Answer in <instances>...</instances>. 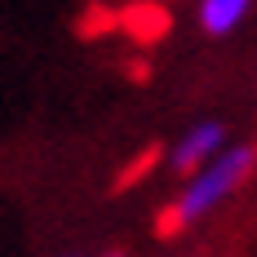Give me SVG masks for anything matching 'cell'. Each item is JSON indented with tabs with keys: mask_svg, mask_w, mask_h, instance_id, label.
Segmentation results:
<instances>
[{
	"mask_svg": "<svg viewBox=\"0 0 257 257\" xmlns=\"http://www.w3.org/2000/svg\"><path fill=\"white\" fill-rule=\"evenodd\" d=\"M253 164H257V147H253V142L222 147V151L213 155L200 173H191L186 191L178 195V204L160 217V235H178L182 226H191V222L208 217L222 200H231L235 191L253 178Z\"/></svg>",
	"mask_w": 257,
	"mask_h": 257,
	"instance_id": "cell-1",
	"label": "cell"
},
{
	"mask_svg": "<svg viewBox=\"0 0 257 257\" xmlns=\"http://www.w3.org/2000/svg\"><path fill=\"white\" fill-rule=\"evenodd\" d=\"M222 147H226V124H222V120H200V124L186 128L178 138V147L169 151V169H173L178 178H191V173H200Z\"/></svg>",
	"mask_w": 257,
	"mask_h": 257,
	"instance_id": "cell-2",
	"label": "cell"
},
{
	"mask_svg": "<svg viewBox=\"0 0 257 257\" xmlns=\"http://www.w3.org/2000/svg\"><path fill=\"white\" fill-rule=\"evenodd\" d=\"M253 14V0H200V31H204L208 40H226L235 36L244 18Z\"/></svg>",
	"mask_w": 257,
	"mask_h": 257,
	"instance_id": "cell-3",
	"label": "cell"
},
{
	"mask_svg": "<svg viewBox=\"0 0 257 257\" xmlns=\"http://www.w3.org/2000/svg\"><path fill=\"white\" fill-rule=\"evenodd\" d=\"M58 257H76V253H58Z\"/></svg>",
	"mask_w": 257,
	"mask_h": 257,
	"instance_id": "cell-4",
	"label": "cell"
},
{
	"mask_svg": "<svg viewBox=\"0 0 257 257\" xmlns=\"http://www.w3.org/2000/svg\"><path fill=\"white\" fill-rule=\"evenodd\" d=\"M111 257H120V253H111Z\"/></svg>",
	"mask_w": 257,
	"mask_h": 257,
	"instance_id": "cell-5",
	"label": "cell"
}]
</instances>
